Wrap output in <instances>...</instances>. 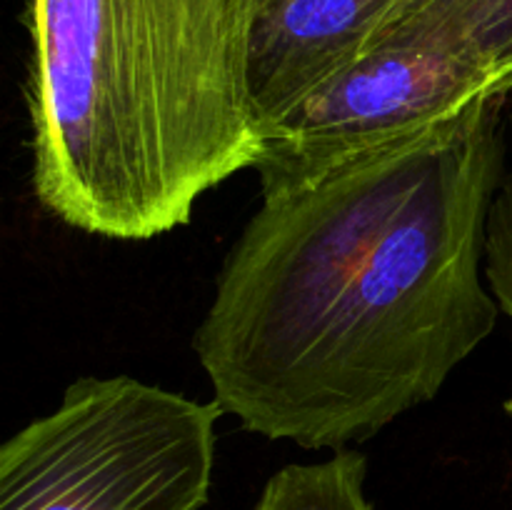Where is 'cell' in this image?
I'll return each instance as SVG.
<instances>
[{
    "instance_id": "cell-1",
    "label": "cell",
    "mask_w": 512,
    "mask_h": 510,
    "mask_svg": "<svg viewBox=\"0 0 512 510\" xmlns=\"http://www.w3.org/2000/svg\"><path fill=\"white\" fill-rule=\"evenodd\" d=\"M508 95L263 195L193 338L248 433L308 450L363 443L443 390L488 340V215Z\"/></svg>"
},
{
    "instance_id": "cell-2",
    "label": "cell",
    "mask_w": 512,
    "mask_h": 510,
    "mask_svg": "<svg viewBox=\"0 0 512 510\" xmlns=\"http://www.w3.org/2000/svg\"><path fill=\"white\" fill-rule=\"evenodd\" d=\"M258 0H25L30 183L108 240L183 228L263 153L248 90Z\"/></svg>"
},
{
    "instance_id": "cell-3",
    "label": "cell",
    "mask_w": 512,
    "mask_h": 510,
    "mask_svg": "<svg viewBox=\"0 0 512 510\" xmlns=\"http://www.w3.org/2000/svg\"><path fill=\"white\" fill-rule=\"evenodd\" d=\"M223 413L130 375L75 380L0 448V510H203Z\"/></svg>"
},
{
    "instance_id": "cell-4",
    "label": "cell",
    "mask_w": 512,
    "mask_h": 510,
    "mask_svg": "<svg viewBox=\"0 0 512 510\" xmlns=\"http://www.w3.org/2000/svg\"><path fill=\"white\" fill-rule=\"evenodd\" d=\"M510 95L465 60L428 45H373L263 133L260 198L310 183L360 153Z\"/></svg>"
},
{
    "instance_id": "cell-5",
    "label": "cell",
    "mask_w": 512,
    "mask_h": 510,
    "mask_svg": "<svg viewBox=\"0 0 512 510\" xmlns=\"http://www.w3.org/2000/svg\"><path fill=\"white\" fill-rule=\"evenodd\" d=\"M395 0H258L248 90L260 133L363 55Z\"/></svg>"
},
{
    "instance_id": "cell-6",
    "label": "cell",
    "mask_w": 512,
    "mask_h": 510,
    "mask_svg": "<svg viewBox=\"0 0 512 510\" xmlns=\"http://www.w3.org/2000/svg\"><path fill=\"white\" fill-rule=\"evenodd\" d=\"M385 43L445 50L512 93V0H395L365 50Z\"/></svg>"
},
{
    "instance_id": "cell-7",
    "label": "cell",
    "mask_w": 512,
    "mask_h": 510,
    "mask_svg": "<svg viewBox=\"0 0 512 510\" xmlns=\"http://www.w3.org/2000/svg\"><path fill=\"white\" fill-rule=\"evenodd\" d=\"M368 460L340 448L320 463H293L265 483L253 510H373L365 495Z\"/></svg>"
},
{
    "instance_id": "cell-8",
    "label": "cell",
    "mask_w": 512,
    "mask_h": 510,
    "mask_svg": "<svg viewBox=\"0 0 512 510\" xmlns=\"http://www.w3.org/2000/svg\"><path fill=\"white\" fill-rule=\"evenodd\" d=\"M485 278L500 310L512 320V173H505L488 215Z\"/></svg>"
},
{
    "instance_id": "cell-9",
    "label": "cell",
    "mask_w": 512,
    "mask_h": 510,
    "mask_svg": "<svg viewBox=\"0 0 512 510\" xmlns=\"http://www.w3.org/2000/svg\"><path fill=\"white\" fill-rule=\"evenodd\" d=\"M510 130H512V113H510Z\"/></svg>"
}]
</instances>
